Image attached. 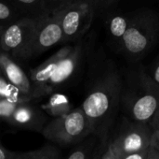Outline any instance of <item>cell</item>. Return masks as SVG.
Masks as SVG:
<instances>
[{"mask_svg":"<svg viewBox=\"0 0 159 159\" xmlns=\"http://www.w3.org/2000/svg\"><path fill=\"white\" fill-rule=\"evenodd\" d=\"M82 104L93 129L102 140H109L110 130L121 109L124 81L116 67L108 61L97 73Z\"/></svg>","mask_w":159,"mask_h":159,"instance_id":"1","label":"cell"},{"mask_svg":"<svg viewBox=\"0 0 159 159\" xmlns=\"http://www.w3.org/2000/svg\"><path fill=\"white\" fill-rule=\"evenodd\" d=\"M159 105V83L140 67L131 70L123 83L121 109L132 121L150 123Z\"/></svg>","mask_w":159,"mask_h":159,"instance_id":"2","label":"cell"},{"mask_svg":"<svg viewBox=\"0 0 159 159\" xmlns=\"http://www.w3.org/2000/svg\"><path fill=\"white\" fill-rule=\"evenodd\" d=\"M158 37L159 16L152 10H143L131 16L118 51L131 60H138L154 47Z\"/></svg>","mask_w":159,"mask_h":159,"instance_id":"3","label":"cell"},{"mask_svg":"<svg viewBox=\"0 0 159 159\" xmlns=\"http://www.w3.org/2000/svg\"><path fill=\"white\" fill-rule=\"evenodd\" d=\"M92 134L93 129L82 107L53 118L42 131L47 140L61 145L78 144Z\"/></svg>","mask_w":159,"mask_h":159,"instance_id":"4","label":"cell"},{"mask_svg":"<svg viewBox=\"0 0 159 159\" xmlns=\"http://www.w3.org/2000/svg\"><path fill=\"white\" fill-rule=\"evenodd\" d=\"M154 129L149 123L135 122L123 116L113 137H109L108 144L116 158L126 155L148 149Z\"/></svg>","mask_w":159,"mask_h":159,"instance_id":"5","label":"cell"},{"mask_svg":"<svg viewBox=\"0 0 159 159\" xmlns=\"http://www.w3.org/2000/svg\"><path fill=\"white\" fill-rule=\"evenodd\" d=\"M96 16L92 5L88 0H73L60 7L62 28V43L77 41L89 30Z\"/></svg>","mask_w":159,"mask_h":159,"instance_id":"6","label":"cell"},{"mask_svg":"<svg viewBox=\"0 0 159 159\" xmlns=\"http://www.w3.org/2000/svg\"><path fill=\"white\" fill-rule=\"evenodd\" d=\"M39 18L40 16H24L12 24L0 29L2 51L9 52L16 59H29L30 46Z\"/></svg>","mask_w":159,"mask_h":159,"instance_id":"7","label":"cell"},{"mask_svg":"<svg viewBox=\"0 0 159 159\" xmlns=\"http://www.w3.org/2000/svg\"><path fill=\"white\" fill-rule=\"evenodd\" d=\"M60 7L40 16L30 46L29 58L42 54L58 43H62Z\"/></svg>","mask_w":159,"mask_h":159,"instance_id":"8","label":"cell"},{"mask_svg":"<svg viewBox=\"0 0 159 159\" xmlns=\"http://www.w3.org/2000/svg\"><path fill=\"white\" fill-rule=\"evenodd\" d=\"M0 68L1 74L17 88L26 101H33L48 96L43 89L32 81L29 74L22 69L9 52L1 51Z\"/></svg>","mask_w":159,"mask_h":159,"instance_id":"9","label":"cell"},{"mask_svg":"<svg viewBox=\"0 0 159 159\" xmlns=\"http://www.w3.org/2000/svg\"><path fill=\"white\" fill-rule=\"evenodd\" d=\"M90 48L91 44L84 37L75 42L72 51L63 59L60 68L48 83L51 93L58 90L77 74L85 63Z\"/></svg>","mask_w":159,"mask_h":159,"instance_id":"10","label":"cell"},{"mask_svg":"<svg viewBox=\"0 0 159 159\" xmlns=\"http://www.w3.org/2000/svg\"><path fill=\"white\" fill-rule=\"evenodd\" d=\"M10 126L42 133L48 124V114L41 107H37L32 101L21 102L18 105L8 123Z\"/></svg>","mask_w":159,"mask_h":159,"instance_id":"11","label":"cell"},{"mask_svg":"<svg viewBox=\"0 0 159 159\" xmlns=\"http://www.w3.org/2000/svg\"><path fill=\"white\" fill-rule=\"evenodd\" d=\"M74 45H70V44L63 46L59 51H57L54 54H52L48 59H46L38 67L29 71V76L32 79V81L36 85H38L41 89H43L47 93V95L52 94L49 88L48 87V82L53 77V75L58 71V69L61 65V62L70 53Z\"/></svg>","mask_w":159,"mask_h":159,"instance_id":"12","label":"cell"},{"mask_svg":"<svg viewBox=\"0 0 159 159\" xmlns=\"http://www.w3.org/2000/svg\"><path fill=\"white\" fill-rule=\"evenodd\" d=\"M43 111L49 116L56 118L65 115L73 111L72 104L67 96L61 93L53 92L47 103L41 106Z\"/></svg>","mask_w":159,"mask_h":159,"instance_id":"13","label":"cell"},{"mask_svg":"<svg viewBox=\"0 0 159 159\" xmlns=\"http://www.w3.org/2000/svg\"><path fill=\"white\" fill-rule=\"evenodd\" d=\"M103 141L106 140H102L95 134L90 135L89 139L88 137L82 142L77 144L67 159H94Z\"/></svg>","mask_w":159,"mask_h":159,"instance_id":"14","label":"cell"},{"mask_svg":"<svg viewBox=\"0 0 159 159\" xmlns=\"http://www.w3.org/2000/svg\"><path fill=\"white\" fill-rule=\"evenodd\" d=\"M131 16L117 14L108 20V33L113 44L119 50L124 36L129 28Z\"/></svg>","mask_w":159,"mask_h":159,"instance_id":"15","label":"cell"},{"mask_svg":"<svg viewBox=\"0 0 159 159\" xmlns=\"http://www.w3.org/2000/svg\"><path fill=\"white\" fill-rule=\"evenodd\" d=\"M22 14L28 17H39L48 12V7L46 0H8Z\"/></svg>","mask_w":159,"mask_h":159,"instance_id":"16","label":"cell"},{"mask_svg":"<svg viewBox=\"0 0 159 159\" xmlns=\"http://www.w3.org/2000/svg\"><path fill=\"white\" fill-rule=\"evenodd\" d=\"M23 17L20 11L8 0H0V29L5 28L20 18Z\"/></svg>","mask_w":159,"mask_h":159,"instance_id":"17","label":"cell"},{"mask_svg":"<svg viewBox=\"0 0 159 159\" xmlns=\"http://www.w3.org/2000/svg\"><path fill=\"white\" fill-rule=\"evenodd\" d=\"M0 97H4L18 103L26 102L25 98L20 95L17 88L12 85L2 74L0 76Z\"/></svg>","mask_w":159,"mask_h":159,"instance_id":"18","label":"cell"},{"mask_svg":"<svg viewBox=\"0 0 159 159\" xmlns=\"http://www.w3.org/2000/svg\"><path fill=\"white\" fill-rule=\"evenodd\" d=\"M19 104L20 103L18 102L4 97H0V116L2 120L5 121L6 123H8V121L10 120L13 112H15Z\"/></svg>","mask_w":159,"mask_h":159,"instance_id":"19","label":"cell"},{"mask_svg":"<svg viewBox=\"0 0 159 159\" xmlns=\"http://www.w3.org/2000/svg\"><path fill=\"white\" fill-rule=\"evenodd\" d=\"M33 159H61V155L57 147L47 144L36 150L35 156Z\"/></svg>","mask_w":159,"mask_h":159,"instance_id":"20","label":"cell"},{"mask_svg":"<svg viewBox=\"0 0 159 159\" xmlns=\"http://www.w3.org/2000/svg\"><path fill=\"white\" fill-rule=\"evenodd\" d=\"M93 7L96 15L102 14L108 10H110L118 0H88Z\"/></svg>","mask_w":159,"mask_h":159,"instance_id":"21","label":"cell"},{"mask_svg":"<svg viewBox=\"0 0 159 159\" xmlns=\"http://www.w3.org/2000/svg\"><path fill=\"white\" fill-rule=\"evenodd\" d=\"M18 155V152H12L5 147L2 143L0 144V159H14Z\"/></svg>","mask_w":159,"mask_h":159,"instance_id":"22","label":"cell"},{"mask_svg":"<svg viewBox=\"0 0 159 159\" xmlns=\"http://www.w3.org/2000/svg\"><path fill=\"white\" fill-rule=\"evenodd\" d=\"M149 149H150V147L148 149H145V150H143V151H139V152H135V153L126 155L120 159H146L148 152H149Z\"/></svg>","mask_w":159,"mask_h":159,"instance_id":"23","label":"cell"},{"mask_svg":"<svg viewBox=\"0 0 159 159\" xmlns=\"http://www.w3.org/2000/svg\"><path fill=\"white\" fill-rule=\"evenodd\" d=\"M71 1H73V0H46L47 6H48V9H50V10L61 7Z\"/></svg>","mask_w":159,"mask_h":159,"instance_id":"24","label":"cell"},{"mask_svg":"<svg viewBox=\"0 0 159 159\" xmlns=\"http://www.w3.org/2000/svg\"><path fill=\"white\" fill-rule=\"evenodd\" d=\"M150 76L157 82L159 83V56L157 57V59L155 60V62L153 63L150 71H148Z\"/></svg>","mask_w":159,"mask_h":159,"instance_id":"25","label":"cell"},{"mask_svg":"<svg viewBox=\"0 0 159 159\" xmlns=\"http://www.w3.org/2000/svg\"><path fill=\"white\" fill-rule=\"evenodd\" d=\"M151 147H153L157 153H159V128L154 130L151 140Z\"/></svg>","mask_w":159,"mask_h":159,"instance_id":"26","label":"cell"},{"mask_svg":"<svg viewBox=\"0 0 159 159\" xmlns=\"http://www.w3.org/2000/svg\"><path fill=\"white\" fill-rule=\"evenodd\" d=\"M149 124L151 125V127H153L154 130L159 128V105L158 107H157V110L156 113H155V115L153 116V118H152V120H151V122Z\"/></svg>","mask_w":159,"mask_h":159,"instance_id":"27","label":"cell"},{"mask_svg":"<svg viewBox=\"0 0 159 159\" xmlns=\"http://www.w3.org/2000/svg\"><path fill=\"white\" fill-rule=\"evenodd\" d=\"M35 151H30V152H24V153H19V155L14 159H33L35 156Z\"/></svg>","mask_w":159,"mask_h":159,"instance_id":"28","label":"cell"},{"mask_svg":"<svg viewBox=\"0 0 159 159\" xmlns=\"http://www.w3.org/2000/svg\"><path fill=\"white\" fill-rule=\"evenodd\" d=\"M101 159H117L116 155L114 154V152L112 151V149L109 147V144L107 145V147H106L104 153L102 154Z\"/></svg>","mask_w":159,"mask_h":159,"instance_id":"29","label":"cell"},{"mask_svg":"<svg viewBox=\"0 0 159 159\" xmlns=\"http://www.w3.org/2000/svg\"><path fill=\"white\" fill-rule=\"evenodd\" d=\"M107 145H108V140L103 141V142H102V144H101V146H100V149H99V151H98V153H97V156H96V157L94 159H101L102 154L104 153V151H105V149H106V147H107Z\"/></svg>","mask_w":159,"mask_h":159,"instance_id":"30","label":"cell"},{"mask_svg":"<svg viewBox=\"0 0 159 159\" xmlns=\"http://www.w3.org/2000/svg\"><path fill=\"white\" fill-rule=\"evenodd\" d=\"M146 159H159V153H157L153 147L150 146V149H149Z\"/></svg>","mask_w":159,"mask_h":159,"instance_id":"31","label":"cell"}]
</instances>
